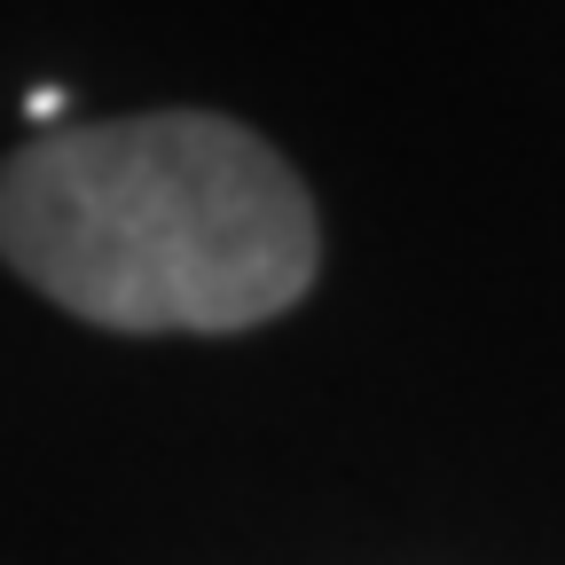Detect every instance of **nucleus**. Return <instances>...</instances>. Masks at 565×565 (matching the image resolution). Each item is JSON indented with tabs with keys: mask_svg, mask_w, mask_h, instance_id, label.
I'll return each instance as SVG.
<instances>
[{
	"mask_svg": "<svg viewBox=\"0 0 565 565\" xmlns=\"http://www.w3.org/2000/svg\"><path fill=\"white\" fill-rule=\"evenodd\" d=\"M0 259L103 330H252L307 299L322 236L275 141L141 110L55 126L0 166Z\"/></svg>",
	"mask_w": 565,
	"mask_h": 565,
	"instance_id": "1",
	"label": "nucleus"
},
{
	"mask_svg": "<svg viewBox=\"0 0 565 565\" xmlns=\"http://www.w3.org/2000/svg\"><path fill=\"white\" fill-rule=\"evenodd\" d=\"M24 110H32L40 126H47V118H63V87H32V95H24Z\"/></svg>",
	"mask_w": 565,
	"mask_h": 565,
	"instance_id": "2",
	"label": "nucleus"
}]
</instances>
